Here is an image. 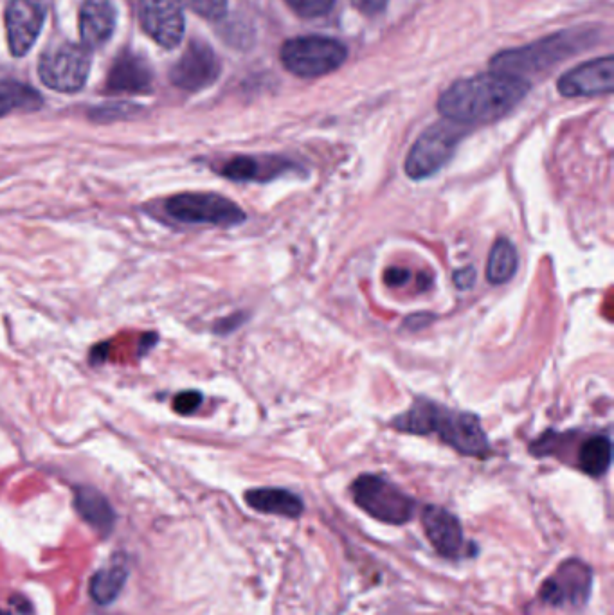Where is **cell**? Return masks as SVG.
<instances>
[{"label":"cell","mask_w":614,"mask_h":615,"mask_svg":"<svg viewBox=\"0 0 614 615\" xmlns=\"http://www.w3.org/2000/svg\"><path fill=\"white\" fill-rule=\"evenodd\" d=\"M134 112H137V107H134V105L118 103V105H110V107H101L92 110L91 117L94 121L109 123V121H116V119H125V117L134 116Z\"/></svg>","instance_id":"obj_26"},{"label":"cell","mask_w":614,"mask_h":615,"mask_svg":"<svg viewBox=\"0 0 614 615\" xmlns=\"http://www.w3.org/2000/svg\"><path fill=\"white\" fill-rule=\"evenodd\" d=\"M166 213L182 223L235 227L245 222L244 209L217 193H181L166 200Z\"/></svg>","instance_id":"obj_8"},{"label":"cell","mask_w":614,"mask_h":615,"mask_svg":"<svg viewBox=\"0 0 614 615\" xmlns=\"http://www.w3.org/2000/svg\"><path fill=\"white\" fill-rule=\"evenodd\" d=\"M350 2L364 15H377L388 4V0H350Z\"/></svg>","instance_id":"obj_31"},{"label":"cell","mask_w":614,"mask_h":615,"mask_svg":"<svg viewBox=\"0 0 614 615\" xmlns=\"http://www.w3.org/2000/svg\"><path fill=\"white\" fill-rule=\"evenodd\" d=\"M517 267H519V256L514 243L506 238H499L488 256V281L492 285H505L515 276Z\"/></svg>","instance_id":"obj_22"},{"label":"cell","mask_w":614,"mask_h":615,"mask_svg":"<svg viewBox=\"0 0 614 615\" xmlns=\"http://www.w3.org/2000/svg\"><path fill=\"white\" fill-rule=\"evenodd\" d=\"M593 571L587 563L571 558L560 565L557 572L542 583L541 596L551 607H584L591 594Z\"/></svg>","instance_id":"obj_9"},{"label":"cell","mask_w":614,"mask_h":615,"mask_svg":"<svg viewBox=\"0 0 614 615\" xmlns=\"http://www.w3.org/2000/svg\"><path fill=\"white\" fill-rule=\"evenodd\" d=\"M116 8L110 0H85L80 13V35L87 49L107 44L116 29Z\"/></svg>","instance_id":"obj_16"},{"label":"cell","mask_w":614,"mask_h":615,"mask_svg":"<svg viewBox=\"0 0 614 615\" xmlns=\"http://www.w3.org/2000/svg\"><path fill=\"white\" fill-rule=\"evenodd\" d=\"M179 4H184L197 13L200 17L217 20L226 15L227 0H177Z\"/></svg>","instance_id":"obj_25"},{"label":"cell","mask_w":614,"mask_h":615,"mask_svg":"<svg viewBox=\"0 0 614 615\" xmlns=\"http://www.w3.org/2000/svg\"><path fill=\"white\" fill-rule=\"evenodd\" d=\"M528 90V80L503 72H485L452 83L438 99V110L445 119L460 125L494 123L514 110Z\"/></svg>","instance_id":"obj_1"},{"label":"cell","mask_w":614,"mask_h":615,"mask_svg":"<svg viewBox=\"0 0 614 615\" xmlns=\"http://www.w3.org/2000/svg\"><path fill=\"white\" fill-rule=\"evenodd\" d=\"M411 279V272L407 268H388L384 274V283L388 286H404Z\"/></svg>","instance_id":"obj_29"},{"label":"cell","mask_w":614,"mask_h":615,"mask_svg":"<svg viewBox=\"0 0 614 615\" xmlns=\"http://www.w3.org/2000/svg\"><path fill=\"white\" fill-rule=\"evenodd\" d=\"M0 615H11V614H8V612H0Z\"/></svg>","instance_id":"obj_35"},{"label":"cell","mask_w":614,"mask_h":615,"mask_svg":"<svg viewBox=\"0 0 614 615\" xmlns=\"http://www.w3.org/2000/svg\"><path fill=\"white\" fill-rule=\"evenodd\" d=\"M296 15L303 18L323 17L334 8L335 0H285Z\"/></svg>","instance_id":"obj_24"},{"label":"cell","mask_w":614,"mask_h":615,"mask_svg":"<svg viewBox=\"0 0 614 615\" xmlns=\"http://www.w3.org/2000/svg\"><path fill=\"white\" fill-rule=\"evenodd\" d=\"M74 508L80 517L100 535L109 536L116 526V513L107 497L91 486H78L74 491Z\"/></svg>","instance_id":"obj_18"},{"label":"cell","mask_w":614,"mask_h":615,"mask_svg":"<svg viewBox=\"0 0 614 615\" xmlns=\"http://www.w3.org/2000/svg\"><path fill=\"white\" fill-rule=\"evenodd\" d=\"M128 580V563L125 558H114L92 576L89 592L98 605H110L118 599Z\"/></svg>","instance_id":"obj_20"},{"label":"cell","mask_w":614,"mask_h":615,"mask_svg":"<svg viewBox=\"0 0 614 615\" xmlns=\"http://www.w3.org/2000/svg\"><path fill=\"white\" fill-rule=\"evenodd\" d=\"M46 0H10L6 33L13 56H24L37 42L46 20Z\"/></svg>","instance_id":"obj_11"},{"label":"cell","mask_w":614,"mask_h":615,"mask_svg":"<svg viewBox=\"0 0 614 615\" xmlns=\"http://www.w3.org/2000/svg\"><path fill=\"white\" fill-rule=\"evenodd\" d=\"M249 508L265 515H278L285 518H299L305 511L303 500L296 493L283 488H256L245 493Z\"/></svg>","instance_id":"obj_19"},{"label":"cell","mask_w":614,"mask_h":615,"mask_svg":"<svg viewBox=\"0 0 614 615\" xmlns=\"http://www.w3.org/2000/svg\"><path fill=\"white\" fill-rule=\"evenodd\" d=\"M204 396L199 391H184L175 396L173 400V410L181 416H190L195 410L199 409Z\"/></svg>","instance_id":"obj_27"},{"label":"cell","mask_w":614,"mask_h":615,"mask_svg":"<svg viewBox=\"0 0 614 615\" xmlns=\"http://www.w3.org/2000/svg\"><path fill=\"white\" fill-rule=\"evenodd\" d=\"M91 49L83 44L51 45L38 62V76L49 89L73 94L83 89L91 74Z\"/></svg>","instance_id":"obj_7"},{"label":"cell","mask_w":614,"mask_h":615,"mask_svg":"<svg viewBox=\"0 0 614 615\" xmlns=\"http://www.w3.org/2000/svg\"><path fill=\"white\" fill-rule=\"evenodd\" d=\"M353 502L375 520L389 526H404L415 515V500L393 482L364 473L353 481Z\"/></svg>","instance_id":"obj_5"},{"label":"cell","mask_w":614,"mask_h":615,"mask_svg":"<svg viewBox=\"0 0 614 615\" xmlns=\"http://www.w3.org/2000/svg\"><path fill=\"white\" fill-rule=\"evenodd\" d=\"M152 87V69L137 54L125 53L112 65L107 94H143Z\"/></svg>","instance_id":"obj_15"},{"label":"cell","mask_w":614,"mask_h":615,"mask_svg":"<svg viewBox=\"0 0 614 615\" xmlns=\"http://www.w3.org/2000/svg\"><path fill=\"white\" fill-rule=\"evenodd\" d=\"M422 524L425 535L438 554L449 560L460 556L463 549V529L456 515H452L451 511L445 508L429 504L422 511Z\"/></svg>","instance_id":"obj_14"},{"label":"cell","mask_w":614,"mask_h":615,"mask_svg":"<svg viewBox=\"0 0 614 615\" xmlns=\"http://www.w3.org/2000/svg\"><path fill=\"white\" fill-rule=\"evenodd\" d=\"M559 92L566 98H593L611 94L614 89V58L604 56L582 63L573 71L562 74Z\"/></svg>","instance_id":"obj_13"},{"label":"cell","mask_w":614,"mask_h":615,"mask_svg":"<svg viewBox=\"0 0 614 615\" xmlns=\"http://www.w3.org/2000/svg\"><path fill=\"white\" fill-rule=\"evenodd\" d=\"M348 51L328 36H298L281 45V63L299 78H319L343 65Z\"/></svg>","instance_id":"obj_6"},{"label":"cell","mask_w":614,"mask_h":615,"mask_svg":"<svg viewBox=\"0 0 614 615\" xmlns=\"http://www.w3.org/2000/svg\"><path fill=\"white\" fill-rule=\"evenodd\" d=\"M220 76L217 54L204 42H191L181 60L170 71V80L175 87L188 92L208 89Z\"/></svg>","instance_id":"obj_10"},{"label":"cell","mask_w":614,"mask_h":615,"mask_svg":"<svg viewBox=\"0 0 614 615\" xmlns=\"http://www.w3.org/2000/svg\"><path fill=\"white\" fill-rule=\"evenodd\" d=\"M42 96L19 81H0V117L8 116L15 110L33 112L42 107Z\"/></svg>","instance_id":"obj_23"},{"label":"cell","mask_w":614,"mask_h":615,"mask_svg":"<svg viewBox=\"0 0 614 615\" xmlns=\"http://www.w3.org/2000/svg\"><path fill=\"white\" fill-rule=\"evenodd\" d=\"M107 355H109V344H101L98 348L92 349V364H101L107 358Z\"/></svg>","instance_id":"obj_33"},{"label":"cell","mask_w":614,"mask_h":615,"mask_svg":"<svg viewBox=\"0 0 614 615\" xmlns=\"http://www.w3.org/2000/svg\"><path fill=\"white\" fill-rule=\"evenodd\" d=\"M294 170L292 162L276 159V157H249L240 155L231 161H227L220 173L229 180L235 182H267L280 177L283 173Z\"/></svg>","instance_id":"obj_17"},{"label":"cell","mask_w":614,"mask_h":615,"mask_svg":"<svg viewBox=\"0 0 614 615\" xmlns=\"http://www.w3.org/2000/svg\"><path fill=\"white\" fill-rule=\"evenodd\" d=\"M613 457V445L607 436H593L578 450V468L591 477H602Z\"/></svg>","instance_id":"obj_21"},{"label":"cell","mask_w":614,"mask_h":615,"mask_svg":"<svg viewBox=\"0 0 614 615\" xmlns=\"http://www.w3.org/2000/svg\"><path fill=\"white\" fill-rule=\"evenodd\" d=\"M418 279H420V290H425L427 286L431 285L429 277H425V274H420V276H418Z\"/></svg>","instance_id":"obj_34"},{"label":"cell","mask_w":614,"mask_h":615,"mask_svg":"<svg viewBox=\"0 0 614 615\" xmlns=\"http://www.w3.org/2000/svg\"><path fill=\"white\" fill-rule=\"evenodd\" d=\"M433 317L431 315H427V313H418V315H413V317H407L406 319V328L407 330H422L425 328L429 321H431Z\"/></svg>","instance_id":"obj_32"},{"label":"cell","mask_w":614,"mask_h":615,"mask_svg":"<svg viewBox=\"0 0 614 615\" xmlns=\"http://www.w3.org/2000/svg\"><path fill=\"white\" fill-rule=\"evenodd\" d=\"M454 285L458 286L460 290H470L474 283H476V268L474 267H463L460 270H456L454 272Z\"/></svg>","instance_id":"obj_28"},{"label":"cell","mask_w":614,"mask_h":615,"mask_svg":"<svg viewBox=\"0 0 614 615\" xmlns=\"http://www.w3.org/2000/svg\"><path fill=\"white\" fill-rule=\"evenodd\" d=\"M245 321V313H235V315H231V317H226V319H222V321L217 322V326H215V333L218 335H227V333H231V331H235L236 328H240Z\"/></svg>","instance_id":"obj_30"},{"label":"cell","mask_w":614,"mask_h":615,"mask_svg":"<svg viewBox=\"0 0 614 615\" xmlns=\"http://www.w3.org/2000/svg\"><path fill=\"white\" fill-rule=\"evenodd\" d=\"M587 42H589V33L586 29H577V31L568 29L539 40L535 44L496 54L490 62V67L494 72H503L526 80L528 74L546 71L555 63L566 60L571 54L582 51L589 45Z\"/></svg>","instance_id":"obj_3"},{"label":"cell","mask_w":614,"mask_h":615,"mask_svg":"<svg viewBox=\"0 0 614 615\" xmlns=\"http://www.w3.org/2000/svg\"><path fill=\"white\" fill-rule=\"evenodd\" d=\"M139 20L146 35L161 47L173 49L184 36V15L177 0H139Z\"/></svg>","instance_id":"obj_12"},{"label":"cell","mask_w":614,"mask_h":615,"mask_svg":"<svg viewBox=\"0 0 614 615\" xmlns=\"http://www.w3.org/2000/svg\"><path fill=\"white\" fill-rule=\"evenodd\" d=\"M391 425L400 432L415 436L438 434L445 445L461 455L485 459L490 454L487 434L483 432L478 416L470 412L447 409L418 398L413 407L393 419Z\"/></svg>","instance_id":"obj_2"},{"label":"cell","mask_w":614,"mask_h":615,"mask_svg":"<svg viewBox=\"0 0 614 615\" xmlns=\"http://www.w3.org/2000/svg\"><path fill=\"white\" fill-rule=\"evenodd\" d=\"M469 134V126L440 121L427 128L424 134L416 139L413 148L407 153L406 175L409 179L424 180L433 177L451 161L461 139Z\"/></svg>","instance_id":"obj_4"}]
</instances>
